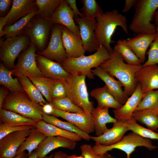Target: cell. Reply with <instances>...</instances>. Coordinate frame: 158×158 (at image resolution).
<instances>
[{
	"mask_svg": "<svg viewBox=\"0 0 158 158\" xmlns=\"http://www.w3.org/2000/svg\"><path fill=\"white\" fill-rule=\"evenodd\" d=\"M62 0H36L38 16L46 19L50 18Z\"/></svg>",
	"mask_w": 158,
	"mask_h": 158,
	"instance_id": "cell-37",
	"label": "cell"
},
{
	"mask_svg": "<svg viewBox=\"0 0 158 158\" xmlns=\"http://www.w3.org/2000/svg\"><path fill=\"white\" fill-rule=\"evenodd\" d=\"M80 148L81 155L84 158H98V155L95 153L93 147L90 144H83L80 146Z\"/></svg>",
	"mask_w": 158,
	"mask_h": 158,
	"instance_id": "cell-45",
	"label": "cell"
},
{
	"mask_svg": "<svg viewBox=\"0 0 158 158\" xmlns=\"http://www.w3.org/2000/svg\"><path fill=\"white\" fill-rule=\"evenodd\" d=\"M67 158H84V157L82 155L77 156L75 154H73L70 156L68 155Z\"/></svg>",
	"mask_w": 158,
	"mask_h": 158,
	"instance_id": "cell-56",
	"label": "cell"
},
{
	"mask_svg": "<svg viewBox=\"0 0 158 158\" xmlns=\"http://www.w3.org/2000/svg\"><path fill=\"white\" fill-rule=\"evenodd\" d=\"M158 107V90L150 91L145 94L135 111Z\"/></svg>",
	"mask_w": 158,
	"mask_h": 158,
	"instance_id": "cell-39",
	"label": "cell"
},
{
	"mask_svg": "<svg viewBox=\"0 0 158 158\" xmlns=\"http://www.w3.org/2000/svg\"><path fill=\"white\" fill-rule=\"evenodd\" d=\"M11 0H0V14L1 17L6 16L10 11V6L12 4Z\"/></svg>",
	"mask_w": 158,
	"mask_h": 158,
	"instance_id": "cell-46",
	"label": "cell"
},
{
	"mask_svg": "<svg viewBox=\"0 0 158 158\" xmlns=\"http://www.w3.org/2000/svg\"><path fill=\"white\" fill-rule=\"evenodd\" d=\"M32 129L12 132L0 140V158L15 157L18 148L30 134Z\"/></svg>",
	"mask_w": 158,
	"mask_h": 158,
	"instance_id": "cell-14",
	"label": "cell"
},
{
	"mask_svg": "<svg viewBox=\"0 0 158 158\" xmlns=\"http://www.w3.org/2000/svg\"><path fill=\"white\" fill-rule=\"evenodd\" d=\"M27 76L45 98L48 103L51 104L52 99V91L56 80L43 76L31 75Z\"/></svg>",
	"mask_w": 158,
	"mask_h": 158,
	"instance_id": "cell-34",
	"label": "cell"
},
{
	"mask_svg": "<svg viewBox=\"0 0 158 158\" xmlns=\"http://www.w3.org/2000/svg\"><path fill=\"white\" fill-rule=\"evenodd\" d=\"M91 71L105 83L108 91L116 100L122 105L125 103L129 97L123 90V85L120 81L115 80L99 66L92 69Z\"/></svg>",
	"mask_w": 158,
	"mask_h": 158,
	"instance_id": "cell-17",
	"label": "cell"
},
{
	"mask_svg": "<svg viewBox=\"0 0 158 158\" xmlns=\"http://www.w3.org/2000/svg\"><path fill=\"white\" fill-rule=\"evenodd\" d=\"M109 108H94L91 114L93 120L95 135L98 136L104 133L108 129L106 124L114 123L117 119L112 117L109 114Z\"/></svg>",
	"mask_w": 158,
	"mask_h": 158,
	"instance_id": "cell-26",
	"label": "cell"
},
{
	"mask_svg": "<svg viewBox=\"0 0 158 158\" xmlns=\"http://www.w3.org/2000/svg\"><path fill=\"white\" fill-rule=\"evenodd\" d=\"M113 49L121 56L126 63L132 65L142 64L139 59L128 45L126 40H118Z\"/></svg>",
	"mask_w": 158,
	"mask_h": 158,
	"instance_id": "cell-36",
	"label": "cell"
},
{
	"mask_svg": "<svg viewBox=\"0 0 158 158\" xmlns=\"http://www.w3.org/2000/svg\"><path fill=\"white\" fill-rule=\"evenodd\" d=\"M11 71L1 62L0 65V84L12 92H25L18 78L12 77Z\"/></svg>",
	"mask_w": 158,
	"mask_h": 158,
	"instance_id": "cell-31",
	"label": "cell"
},
{
	"mask_svg": "<svg viewBox=\"0 0 158 158\" xmlns=\"http://www.w3.org/2000/svg\"><path fill=\"white\" fill-rule=\"evenodd\" d=\"M74 14L66 0L62 1L50 18L54 24L62 25L80 37L74 19Z\"/></svg>",
	"mask_w": 158,
	"mask_h": 158,
	"instance_id": "cell-15",
	"label": "cell"
},
{
	"mask_svg": "<svg viewBox=\"0 0 158 158\" xmlns=\"http://www.w3.org/2000/svg\"><path fill=\"white\" fill-rule=\"evenodd\" d=\"M132 116L139 122L145 125L148 128L157 132L158 116L152 109H146L134 111Z\"/></svg>",
	"mask_w": 158,
	"mask_h": 158,
	"instance_id": "cell-35",
	"label": "cell"
},
{
	"mask_svg": "<svg viewBox=\"0 0 158 158\" xmlns=\"http://www.w3.org/2000/svg\"><path fill=\"white\" fill-rule=\"evenodd\" d=\"M7 20L5 17L0 18V37L4 36V28L6 25Z\"/></svg>",
	"mask_w": 158,
	"mask_h": 158,
	"instance_id": "cell-50",
	"label": "cell"
},
{
	"mask_svg": "<svg viewBox=\"0 0 158 158\" xmlns=\"http://www.w3.org/2000/svg\"><path fill=\"white\" fill-rule=\"evenodd\" d=\"M54 25L50 18H44L36 16L26 27L23 35H27L31 43L41 51L45 48Z\"/></svg>",
	"mask_w": 158,
	"mask_h": 158,
	"instance_id": "cell-9",
	"label": "cell"
},
{
	"mask_svg": "<svg viewBox=\"0 0 158 158\" xmlns=\"http://www.w3.org/2000/svg\"><path fill=\"white\" fill-rule=\"evenodd\" d=\"M54 154H52L51 155H50L49 156H46L44 158H53L54 156Z\"/></svg>",
	"mask_w": 158,
	"mask_h": 158,
	"instance_id": "cell-58",
	"label": "cell"
},
{
	"mask_svg": "<svg viewBox=\"0 0 158 158\" xmlns=\"http://www.w3.org/2000/svg\"><path fill=\"white\" fill-rule=\"evenodd\" d=\"M68 155L61 151H58L54 154L53 158H67Z\"/></svg>",
	"mask_w": 158,
	"mask_h": 158,
	"instance_id": "cell-51",
	"label": "cell"
},
{
	"mask_svg": "<svg viewBox=\"0 0 158 158\" xmlns=\"http://www.w3.org/2000/svg\"><path fill=\"white\" fill-rule=\"evenodd\" d=\"M110 56V54L106 49L101 46L93 54L75 58H67L61 65L70 74L78 73L84 75L89 79H93L94 75L91 71L92 68L99 66Z\"/></svg>",
	"mask_w": 158,
	"mask_h": 158,
	"instance_id": "cell-3",
	"label": "cell"
},
{
	"mask_svg": "<svg viewBox=\"0 0 158 158\" xmlns=\"http://www.w3.org/2000/svg\"><path fill=\"white\" fill-rule=\"evenodd\" d=\"M30 44L28 37L24 35L7 37L3 41L1 39L0 61L7 69H12L16 58Z\"/></svg>",
	"mask_w": 158,
	"mask_h": 158,
	"instance_id": "cell-8",
	"label": "cell"
},
{
	"mask_svg": "<svg viewBox=\"0 0 158 158\" xmlns=\"http://www.w3.org/2000/svg\"><path fill=\"white\" fill-rule=\"evenodd\" d=\"M156 33V37L150 44V49L146 53L148 55V58L142 64L143 66L158 64V27H157Z\"/></svg>",
	"mask_w": 158,
	"mask_h": 158,
	"instance_id": "cell-42",
	"label": "cell"
},
{
	"mask_svg": "<svg viewBox=\"0 0 158 158\" xmlns=\"http://www.w3.org/2000/svg\"><path fill=\"white\" fill-rule=\"evenodd\" d=\"M37 47L31 43L18 56L17 62L11 71L12 75L17 77L23 75L42 77L36 62Z\"/></svg>",
	"mask_w": 158,
	"mask_h": 158,
	"instance_id": "cell-10",
	"label": "cell"
},
{
	"mask_svg": "<svg viewBox=\"0 0 158 158\" xmlns=\"http://www.w3.org/2000/svg\"><path fill=\"white\" fill-rule=\"evenodd\" d=\"M61 27L62 42L67 58H75L84 55L85 51L80 37L62 25Z\"/></svg>",
	"mask_w": 158,
	"mask_h": 158,
	"instance_id": "cell-20",
	"label": "cell"
},
{
	"mask_svg": "<svg viewBox=\"0 0 158 158\" xmlns=\"http://www.w3.org/2000/svg\"><path fill=\"white\" fill-rule=\"evenodd\" d=\"M9 90L6 87L2 86L0 89V111L2 109L3 102L8 94Z\"/></svg>",
	"mask_w": 158,
	"mask_h": 158,
	"instance_id": "cell-48",
	"label": "cell"
},
{
	"mask_svg": "<svg viewBox=\"0 0 158 158\" xmlns=\"http://www.w3.org/2000/svg\"><path fill=\"white\" fill-rule=\"evenodd\" d=\"M2 109L17 113L37 122L42 120L43 107L33 102L25 92H9Z\"/></svg>",
	"mask_w": 158,
	"mask_h": 158,
	"instance_id": "cell-5",
	"label": "cell"
},
{
	"mask_svg": "<svg viewBox=\"0 0 158 158\" xmlns=\"http://www.w3.org/2000/svg\"><path fill=\"white\" fill-rule=\"evenodd\" d=\"M138 0H125V4L122 11L123 13L128 12L133 6H135Z\"/></svg>",
	"mask_w": 158,
	"mask_h": 158,
	"instance_id": "cell-49",
	"label": "cell"
},
{
	"mask_svg": "<svg viewBox=\"0 0 158 158\" xmlns=\"http://www.w3.org/2000/svg\"><path fill=\"white\" fill-rule=\"evenodd\" d=\"M37 66L43 76L54 80H65L71 74L63 67L61 64L43 56L36 54Z\"/></svg>",
	"mask_w": 158,
	"mask_h": 158,
	"instance_id": "cell-16",
	"label": "cell"
},
{
	"mask_svg": "<svg viewBox=\"0 0 158 158\" xmlns=\"http://www.w3.org/2000/svg\"><path fill=\"white\" fill-rule=\"evenodd\" d=\"M0 123L14 126L31 125L35 127L37 123L31 118L3 109L0 111Z\"/></svg>",
	"mask_w": 158,
	"mask_h": 158,
	"instance_id": "cell-28",
	"label": "cell"
},
{
	"mask_svg": "<svg viewBox=\"0 0 158 158\" xmlns=\"http://www.w3.org/2000/svg\"><path fill=\"white\" fill-rule=\"evenodd\" d=\"M76 142L68 138L61 136L47 137L35 150L38 158H44L52 150L59 147L73 150Z\"/></svg>",
	"mask_w": 158,
	"mask_h": 158,
	"instance_id": "cell-19",
	"label": "cell"
},
{
	"mask_svg": "<svg viewBox=\"0 0 158 158\" xmlns=\"http://www.w3.org/2000/svg\"><path fill=\"white\" fill-rule=\"evenodd\" d=\"M134 8V13L129 29L136 34L156 33V27L151 21L158 9V0H138Z\"/></svg>",
	"mask_w": 158,
	"mask_h": 158,
	"instance_id": "cell-4",
	"label": "cell"
},
{
	"mask_svg": "<svg viewBox=\"0 0 158 158\" xmlns=\"http://www.w3.org/2000/svg\"><path fill=\"white\" fill-rule=\"evenodd\" d=\"M38 12V9L37 7L27 15L14 24L5 26L4 28V35L7 38L23 35L26 27L32 19L37 15Z\"/></svg>",
	"mask_w": 158,
	"mask_h": 158,
	"instance_id": "cell-29",
	"label": "cell"
},
{
	"mask_svg": "<svg viewBox=\"0 0 158 158\" xmlns=\"http://www.w3.org/2000/svg\"><path fill=\"white\" fill-rule=\"evenodd\" d=\"M35 127L44 133L46 137L61 136L76 142L82 139L77 133L63 129L43 120L37 122Z\"/></svg>",
	"mask_w": 158,
	"mask_h": 158,
	"instance_id": "cell-25",
	"label": "cell"
},
{
	"mask_svg": "<svg viewBox=\"0 0 158 158\" xmlns=\"http://www.w3.org/2000/svg\"><path fill=\"white\" fill-rule=\"evenodd\" d=\"M46 137L42 132L36 128L32 130L30 134L22 143L18 148L16 156L27 150L29 156L33 151L37 149L40 143Z\"/></svg>",
	"mask_w": 158,
	"mask_h": 158,
	"instance_id": "cell-30",
	"label": "cell"
},
{
	"mask_svg": "<svg viewBox=\"0 0 158 158\" xmlns=\"http://www.w3.org/2000/svg\"><path fill=\"white\" fill-rule=\"evenodd\" d=\"M156 35V33H140L137 34L134 37L126 40L128 45L142 63H144L147 50L155 39Z\"/></svg>",
	"mask_w": 158,
	"mask_h": 158,
	"instance_id": "cell-22",
	"label": "cell"
},
{
	"mask_svg": "<svg viewBox=\"0 0 158 158\" xmlns=\"http://www.w3.org/2000/svg\"><path fill=\"white\" fill-rule=\"evenodd\" d=\"M28 156L27 154L24 151L13 158H27Z\"/></svg>",
	"mask_w": 158,
	"mask_h": 158,
	"instance_id": "cell-54",
	"label": "cell"
},
{
	"mask_svg": "<svg viewBox=\"0 0 158 158\" xmlns=\"http://www.w3.org/2000/svg\"><path fill=\"white\" fill-rule=\"evenodd\" d=\"M86 77L85 75L78 73L71 74L65 80L67 87V97L84 112L91 113L94 108V103L89 99Z\"/></svg>",
	"mask_w": 158,
	"mask_h": 158,
	"instance_id": "cell-6",
	"label": "cell"
},
{
	"mask_svg": "<svg viewBox=\"0 0 158 158\" xmlns=\"http://www.w3.org/2000/svg\"><path fill=\"white\" fill-rule=\"evenodd\" d=\"M42 120L47 123L54 125L63 129L78 134L82 138L86 141L91 139V136L89 134L79 129L72 123L59 120L56 116H50L43 113L42 114Z\"/></svg>",
	"mask_w": 158,
	"mask_h": 158,
	"instance_id": "cell-32",
	"label": "cell"
},
{
	"mask_svg": "<svg viewBox=\"0 0 158 158\" xmlns=\"http://www.w3.org/2000/svg\"><path fill=\"white\" fill-rule=\"evenodd\" d=\"M27 158H38L37 154L35 150L33 151Z\"/></svg>",
	"mask_w": 158,
	"mask_h": 158,
	"instance_id": "cell-55",
	"label": "cell"
},
{
	"mask_svg": "<svg viewBox=\"0 0 158 158\" xmlns=\"http://www.w3.org/2000/svg\"><path fill=\"white\" fill-rule=\"evenodd\" d=\"M62 32L61 25L54 24L48 45L44 50L39 51L37 54L62 63L67 58L63 44Z\"/></svg>",
	"mask_w": 158,
	"mask_h": 158,
	"instance_id": "cell-11",
	"label": "cell"
},
{
	"mask_svg": "<svg viewBox=\"0 0 158 158\" xmlns=\"http://www.w3.org/2000/svg\"><path fill=\"white\" fill-rule=\"evenodd\" d=\"M135 77L140 84L143 94L158 89V64L143 66L136 73Z\"/></svg>",
	"mask_w": 158,
	"mask_h": 158,
	"instance_id": "cell-21",
	"label": "cell"
},
{
	"mask_svg": "<svg viewBox=\"0 0 158 158\" xmlns=\"http://www.w3.org/2000/svg\"><path fill=\"white\" fill-rule=\"evenodd\" d=\"M54 107L59 109L71 113H81L83 111L76 106L67 97L52 98L50 104Z\"/></svg>",
	"mask_w": 158,
	"mask_h": 158,
	"instance_id": "cell-40",
	"label": "cell"
},
{
	"mask_svg": "<svg viewBox=\"0 0 158 158\" xmlns=\"http://www.w3.org/2000/svg\"><path fill=\"white\" fill-rule=\"evenodd\" d=\"M37 7L35 0H13L9 12L5 16L7 20L6 26L14 24Z\"/></svg>",
	"mask_w": 158,
	"mask_h": 158,
	"instance_id": "cell-24",
	"label": "cell"
},
{
	"mask_svg": "<svg viewBox=\"0 0 158 158\" xmlns=\"http://www.w3.org/2000/svg\"><path fill=\"white\" fill-rule=\"evenodd\" d=\"M90 94L96 100L97 107L112 108L116 109L123 105L109 92L105 85L102 87H97L92 90Z\"/></svg>",
	"mask_w": 158,
	"mask_h": 158,
	"instance_id": "cell-27",
	"label": "cell"
},
{
	"mask_svg": "<svg viewBox=\"0 0 158 158\" xmlns=\"http://www.w3.org/2000/svg\"><path fill=\"white\" fill-rule=\"evenodd\" d=\"M25 92L34 103L42 107L48 102L43 97L41 93L31 80L25 75L17 77Z\"/></svg>",
	"mask_w": 158,
	"mask_h": 158,
	"instance_id": "cell-33",
	"label": "cell"
},
{
	"mask_svg": "<svg viewBox=\"0 0 158 158\" xmlns=\"http://www.w3.org/2000/svg\"><path fill=\"white\" fill-rule=\"evenodd\" d=\"M153 112L158 116V107L154 109H152Z\"/></svg>",
	"mask_w": 158,
	"mask_h": 158,
	"instance_id": "cell-57",
	"label": "cell"
},
{
	"mask_svg": "<svg viewBox=\"0 0 158 158\" xmlns=\"http://www.w3.org/2000/svg\"><path fill=\"white\" fill-rule=\"evenodd\" d=\"M109 58L99 66L111 76L116 78L123 85L124 91L129 96L135 91L138 83L135 77L136 73L142 64L132 65L126 63L121 56L113 50Z\"/></svg>",
	"mask_w": 158,
	"mask_h": 158,
	"instance_id": "cell-1",
	"label": "cell"
},
{
	"mask_svg": "<svg viewBox=\"0 0 158 158\" xmlns=\"http://www.w3.org/2000/svg\"><path fill=\"white\" fill-rule=\"evenodd\" d=\"M145 94L142 93L140 84L138 83L135 91L120 108L113 110L115 118L126 120L132 117L140 102Z\"/></svg>",
	"mask_w": 158,
	"mask_h": 158,
	"instance_id": "cell-23",
	"label": "cell"
},
{
	"mask_svg": "<svg viewBox=\"0 0 158 158\" xmlns=\"http://www.w3.org/2000/svg\"><path fill=\"white\" fill-rule=\"evenodd\" d=\"M126 120H117L113 123L112 128L108 129L99 136H91V139L95 144L104 146L114 144L120 141L124 136L125 133L129 130L125 125Z\"/></svg>",
	"mask_w": 158,
	"mask_h": 158,
	"instance_id": "cell-18",
	"label": "cell"
},
{
	"mask_svg": "<svg viewBox=\"0 0 158 158\" xmlns=\"http://www.w3.org/2000/svg\"><path fill=\"white\" fill-rule=\"evenodd\" d=\"M155 25L156 27H158V9L156 11L153 18Z\"/></svg>",
	"mask_w": 158,
	"mask_h": 158,
	"instance_id": "cell-52",
	"label": "cell"
},
{
	"mask_svg": "<svg viewBox=\"0 0 158 158\" xmlns=\"http://www.w3.org/2000/svg\"><path fill=\"white\" fill-rule=\"evenodd\" d=\"M35 128L34 126L31 125L14 126L0 123V140L11 133L20 130H31Z\"/></svg>",
	"mask_w": 158,
	"mask_h": 158,
	"instance_id": "cell-44",
	"label": "cell"
},
{
	"mask_svg": "<svg viewBox=\"0 0 158 158\" xmlns=\"http://www.w3.org/2000/svg\"><path fill=\"white\" fill-rule=\"evenodd\" d=\"M96 20L95 34L97 45L104 47L110 54L113 51L110 45L111 37L117 27H121L125 33H128L126 17L115 9L103 12Z\"/></svg>",
	"mask_w": 158,
	"mask_h": 158,
	"instance_id": "cell-2",
	"label": "cell"
},
{
	"mask_svg": "<svg viewBox=\"0 0 158 158\" xmlns=\"http://www.w3.org/2000/svg\"><path fill=\"white\" fill-rule=\"evenodd\" d=\"M83 6L80 10L84 16L87 18L95 19L103 11L95 0H82L81 1Z\"/></svg>",
	"mask_w": 158,
	"mask_h": 158,
	"instance_id": "cell-41",
	"label": "cell"
},
{
	"mask_svg": "<svg viewBox=\"0 0 158 158\" xmlns=\"http://www.w3.org/2000/svg\"><path fill=\"white\" fill-rule=\"evenodd\" d=\"M67 87L65 80H56L52 91V99L61 98L67 97Z\"/></svg>",
	"mask_w": 158,
	"mask_h": 158,
	"instance_id": "cell-43",
	"label": "cell"
},
{
	"mask_svg": "<svg viewBox=\"0 0 158 158\" xmlns=\"http://www.w3.org/2000/svg\"><path fill=\"white\" fill-rule=\"evenodd\" d=\"M98 155V158H116L108 153L107 152Z\"/></svg>",
	"mask_w": 158,
	"mask_h": 158,
	"instance_id": "cell-53",
	"label": "cell"
},
{
	"mask_svg": "<svg viewBox=\"0 0 158 158\" xmlns=\"http://www.w3.org/2000/svg\"><path fill=\"white\" fill-rule=\"evenodd\" d=\"M74 19L79 28L83 45L85 51L91 53L99 47L97 45L95 31L96 19L89 18L84 16H75Z\"/></svg>",
	"mask_w": 158,
	"mask_h": 158,
	"instance_id": "cell-12",
	"label": "cell"
},
{
	"mask_svg": "<svg viewBox=\"0 0 158 158\" xmlns=\"http://www.w3.org/2000/svg\"><path fill=\"white\" fill-rule=\"evenodd\" d=\"M125 125L129 130L138 135L141 137L151 139L158 140V133L152 130L146 128L137 123L136 120L132 116L126 120Z\"/></svg>",
	"mask_w": 158,
	"mask_h": 158,
	"instance_id": "cell-38",
	"label": "cell"
},
{
	"mask_svg": "<svg viewBox=\"0 0 158 158\" xmlns=\"http://www.w3.org/2000/svg\"><path fill=\"white\" fill-rule=\"evenodd\" d=\"M138 147H145L149 150L157 147L153 145L149 139L143 138L133 132L124 136L120 141L113 145L104 146L95 144L93 146L94 151L97 154H102L116 149L125 152L127 158H130V155Z\"/></svg>",
	"mask_w": 158,
	"mask_h": 158,
	"instance_id": "cell-7",
	"label": "cell"
},
{
	"mask_svg": "<svg viewBox=\"0 0 158 158\" xmlns=\"http://www.w3.org/2000/svg\"><path fill=\"white\" fill-rule=\"evenodd\" d=\"M51 114L64 119L87 134L95 131L94 121L91 113L84 111L81 113L68 112L53 107Z\"/></svg>",
	"mask_w": 158,
	"mask_h": 158,
	"instance_id": "cell-13",
	"label": "cell"
},
{
	"mask_svg": "<svg viewBox=\"0 0 158 158\" xmlns=\"http://www.w3.org/2000/svg\"><path fill=\"white\" fill-rule=\"evenodd\" d=\"M66 0L68 4L73 11L75 15V16H79L82 17L83 16V13L79 11L77 7L75 0Z\"/></svg>",
	"mask_w": 158,
	"mask_h": 158,
	"instance_id": "cell-47",
	"label": "cell"
}]
</instances>
